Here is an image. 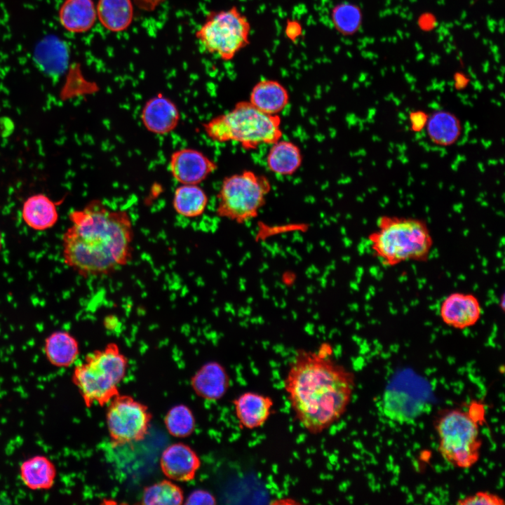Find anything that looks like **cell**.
<instances>
[{
    "label": "cell",
    "mask_w": 505,
    "mask_h": 505,
    "mask_svg": "<svg viewBox=\"0 0 505 505\" xmlns=\"http://www.w3.org/2000/svg\"><path fill=\"white\" fill-rule=\"evenodd\" d=\"M296 419L309 433L329 429L346 412L355 388V375L332 358V347L299 349L284 379Z\"/></svg>",
    "instance_id": "1"
},
{
    "label": "cell",
    "mask_w": 505,
    "mask_h": 505,
    "mask_svg": "<svg viewBox=\"0 0 505 505\" xmlns=\"http://www.w3.org/2000/svg\"><path fill=\"white\" fill-rule=\"evenodd\" d=\"M71 225L62 236L65 264L83 278L113 274L133 259L134 229L130 214L101 200L69 214Z\"/></svg>",
    "instance_id": "2"
},
{
    "label": "cell",
    "mask_w": 505,
    "mask_h": 505,
    "mask_svg": "<svg viewBox=\"0 0 505 505\" xmlns=\"http://www.w3.org/2000/svg\"><path fill=\"white\" fill-rule=\"evenodd\" d=\"M371 249L384 265L393 267L408 261L424 262L433 247V238L422 220L382 215L377 229L368 236Z\"/></svg>",
    "instance_id": "3"
},
{
    "label": "cell",
    "mask_w": 505,
    "mask_h": 505,
    "mask_svg": "<svg viewBox=\"0 0 505 505\" xmlns=\"http://www.w3.org/2000/svg\"><path fill=\"white\" fill-rule=\"evenodd\" d=\"M203 128L211 140L236 142L245 150L270 145L283 135L280 115L265 114L245 100L236 102L228 112L203 123Z\"/></svg>",
    "instance_id": "4"
},
{
    "label": "cell",
    "mask_w": 505,
    "mask_h": 505,
    "mask_svg": "<svg viewBox=\"0 0 505 505\" xmlns=\"http://www.w3.org/2000/svg\"><path fill=\"white\" fill-rule=\"evenodd\" d=\"M128 367L127 357L115 342L88 353L83 362L75 366L72 382L85 405L105 406L119 395V386Z\"/></svg>",
    "instance_id": "5"
},
{
    "label": "cell",
    "mask_w": 505,
    "mask_h": 505,
    "mask_svg": "<svg viewBox=\"0 0 505 505\" xmlns=\"http://www.w3.org/2000/svg\"><path fill=\"white\" fill-rule=\"evenodd\" d=\"M435 429L438 452L447 464L468 469L478 462L483 443L478 417L471 410H445L437 419Z\"/></svg>",
    "instance_id": "6"
},
{
    "label": "cell",
    "mask_w": 505,
    "mask_h": 505,
    "mask_svg": "<svg viewBox=\"0 0 505 505\" xmlns=\"http://www.w3.org/2000/svg\"><path fill=\"white\" fill-rule=\"evenodd\" d=\"M271 185L269 179L250 170L224 178L217 195L216 214L243 224L255 218L266 203Z\"/></svg>",
    "instance_id": "7"
},
{
    "label": "cell",
    "mask_w": 505,
    "mask_h": 505,
    "mask_svg": "<svg viewBox=\"0 0 505 505\" xmlns=\"http://www.w3.org/2000/svg\"><path fill=\"white\" fill-rule=\"evenodd\" d=\"M251 25L237 6L212 11L195 36L203 49L229 61L250 43Z\"/></svg>",
    "instance_id": "8"
},
{
    "label": "cell",
    "mask_w": 505,
    "mask_h": 505,
    "mask_svg": "<svg viewBox=\"0 0 505 505\" xmlns=\"http://www.w3.org/2000/svg\"><path fill=\"white\" fill-rule=\"evenodd\" d=\"M152 418L148 407L128 395L119 393L107 404V428L116 445L144 440L149 432Z\"/></svg>",
    "instance_id": "9"
},
{
    "label": "cell",
    "mask_w": 505,
    "mask_h": 505,
    "mask_svg": "<svg viewBox=\"0 0 505 505\" xmlns=\"http://www.w3.org/2000/svg\"><path fill=\"white\" fill-rule=\"evenodd\" d=\"M217 169L213 160L193 148L175 150L170 157L169 170L181 184H198Z\"/></svg>",
    "instance_id": "10"
},
{
    "label": "cell",
    "mask_w": 505,
    "mask_h": 505,
    "mask_svg": "<svg viewBox=\"0 0 505 505\" xmlns=\"http://www.w3.org/2000/svg\"><path fill=\"white\" fill-rule=\"evenodd\" d=\"M482 314L480 302L471 293L452 292L444 298L439 308L442 321L457 330H464L475 325Z\"/></svg>",
    "instance_id": "11"
},
{
    "label": "cell",
    "mask_w": 505,
    "mask_h": 505,
    "mask_svg": "<svg viewBox=\"0 0 505 505\" xmlns=\"http://www.w3.org/2000/svg\"><path fill=\"white\" fill-rule=\"evenodd\" d=\"M197 453L188 445L175 443L168 445L160 458L162 473L173 481L187 482L195 478L201 467Z\"/></svg>",
    "instance_id": "12"
},
{
    "label": "cell",
    "mask_w": 505,
    "mask_h": 505,
    "mask_svg": "<svg viewBox=\"0 0 505 505\" xmlns=\"http://www.w3.org/2000/svg\"><path fill=\"white\" fill-rule=\"evenodd\" d=\"M140 119L148 131L162 135L171 133L177 128L180 114L175 103L159 93L144 103Z\"/></svg>",
    "instance_id": "13"
},
{
    "label": "cell",
    "mask_w": 505,
    "mask_h": 505,
    "mask_svg": "<svg viewBox=\"0 0 505 505\" xmlns=\"http://www.w3.org/2000/svg\"><path fill=\"white\" fill-rule=\"evenodd\" d=\"M230 383L226 368L216 361H209L201 365L190 379L194 393L208 401L221 399L227 392Z\"/></svg>",
    "instance_id": "14"
},
{
    "label": "cell",
    "mask_w": 505,
    "mask_h": 505,
    "mask_svg": "<svg viewBox=\"0 0 505 505\" xmlns=\"http://www.w3.org/2000/svg\"><path fill=\"white\" fill-rule=\"evenodd\" d=\"M240 428L255 429L262 426L272 413L274 401L268 396L245 391L232 401Z\"/></svg>",
    "instance_id": "15"
},
{
    "label": "cell",
    "mask_w": 505,
    "mask_h": 505,
    "mask_svg": "<svg viewBox=\"0 0 505 505\" xmlns=\"http://www.w3.org/2000/svg\"><path fill=\"white\" fill-rule=\"evenodd\" d=\"M248 101L265 114L279 115L288 105L290 94L278 81L262 79L253 86Z\"/></svg>",
    "instance_id": "16"
},
{
    "label": "cell",
    "mask_w": 505,
    "mask_h": 505,
    "mask_svg": "<svg viewBox=\"0 0 505 505\" xmlns=\"http://www.w3.org/2000/svg\"><path fill=\"white\" fill-rule=\"evenodd\" d=\"M21 215L27 226L39 231L53 227L59 218L55 202L43 194L29 196L22 204Z\"/></svg>",
    "instance_id": "17"
},
{
    "label": "cell",
    "mask_w": 505,
    "mask_h": 505,
    "mask_svg": "<svg viewBox=\"0 0 505 505\" xmlns=\"http://www.w3.org/2000/svg\"><path fill=\"white\" fill-rule=\"evenodd\" d=\"M58 16L60 24L67 31L86 32L96 22V6L93 0H65L59 9Z\"/></svg>",
    "instance_id": "18"
},
{
    "label": "cell",
    "mask_w": 505,
    "mask_h": 505,
    "mask_svg": "<svg viewBox=\"0 0 505 505\" xmlns=\"http://www.w3.org/2000/svg\"><path fill=\"white\" fill-rule=\"evenodd\" d=\"M43 351L51 365L68 368L74 364L79 355V344L69 332L57 330L45 339Z\"/></svg>",
    "instance_id": "19"
},
{
    "label": "cell",
    "mask_w": 505,
    "mask_h": 505,
    "mask_svg": "<svg viewBox=\"0 0 505 505\" xmlns=\"http://www.w3.org/2000/svg\"><path fill=\"white\" fill-rule=\"evenodd\" d=\"M270 145L266 162L271 172L278 175L288 176L293 175L299 170L303 156L297 144L280 139Z\"/></svg>",
    "instance_id": "20"
},
{
    "label": "cell",
    "mask_w": 505,
    "mask_h": 505,
    "mask_svg": "<svg viewBox=\"0 0 505 505\" xmlns=\"http://www.w3.org/2000/svg\"><path fill=\"white\" fill-rule=\"evenodd\" d=\"M20 476L24 485L32 490L50 489L55 483L57 471L46 457L36 455L25 460L20 466Z\"/></svg>",
    "instance_id": "21"
},
{
    "label": "cell",
    "mask_w": 505,
    "mask_h": 505,
    "mask_svg": "<svg viewBox=\"0 0 505 505\" xmlns=\"http://www.w3.org/2000/svg\"><path fill=\"white\" fill-rule=\"evenodd\" d=\"M425 128L430 140L441 147L454 144L462 130L458 117L445 110H438L428 116Z\"/></svg>",
    "instance_id": "22"
},
{
    "label": "cell",
    "mask_w": 505,
    "mask_h": 505,
    "mask_svg": "<svg viewBox=\"0 0 505 505\" xmlns=\"http://www.w3.org/2000/svg\"><path fill=\"white\" fill-rule=\"evenodd\" d=\"M133 0H98L97 18L110 32L125 31L133 20Z\"/></svg>",
    "instance_id": "23"
},
{
    "label": "cell",
    "mask_w": 505,
    "mask_h": 505,
    "mask_svg": "<svg viewBox=\"0 0 505 505\" xmlns=\"http://www.w3.org/2000/svg\"><path fill=\"white\" fill-rule=\"evenodd\" d=\"M172 203L179 215L196 218L204 213L208 196L198 184H182L175 189Z\"/></svg>",
    "instance_id": "24"
},
{
    "label": "cell",
    "mask_w": 505,
    "mask_h": 505,
    "mask_svg": "<svg viewBox=\"0 0 505 505\" xmlns=\"http://www.w3.org/2000/svg\"><path fill=\"white\" fill-rule=\"evenodd\" d=\"M330 20L338 33L345 36H352L361 27L363 13L358 5L344 1L332 8Z\"/></svg>",
    "instance_id": "25"
},
{
    "label": "cell",
    "mask_w": 505,
    "mask_h": 505,
    "mask_svg": "<svg viewBox=\"0 0 505 505\" xmlns=\"http://www.w3.org/2000/svg\"><path fill=\"white\" fill-rule=\"evenodd\" d=\"M183 492L171 480H163L146 487L141 504L149 505H177L184 503Z\"/></svg>",
    "instance_id": "26"
},
{
    "label": "cell",
    "mask_w": 505,
    "mask_h": 505,
    "mask_svg": "<svg viewBox=\"0 0 505 505\" xmlns=\"http://www.w3.org/2000/svg\"><path fill=\"white\" fill-rule=\"evenodd\" d=\"M164 424L170 435L176 438H186L194 431L196 419L189 407L178 404L167 412Z\"/></svg>",
    "instance_id": "27"
},
{
    "label": "cell",
    "mask_w": 505,
    "mask_h": 505,
    "mask_svg": "<svg viewBox=\"0 0 505 505\" xmlns=\"http://www.w3.org/2000/svg\"><path fill=\"white\" fill-rule=\"evenodd\" d=\"M58 41H45L40 44L38 48V56H36L39 62L46 67H51L55 69L54 67H58L59 69L65 63V56L62 55V46Z\"/></svg>",
    "instance_id": "28"
},
{
    "label": "cell",
    "mask_w": 505,
    "mask_h": 505,
    "mask_svg": "<svg viewBox=\"0 0 505 505\" xmlns=\"http://www.w3.org/2000/svg\"><path fill=\"white\" fill-rule=\"evenodd\" d=\"M504 499L489 491H478L457 500L459 505H503Z\"/></svg>",
    "instance_id": "29"
},
{
    "label": "cell",
    "mask_w": 505,
    "mask_h": 505,
    "mask_svg": "<svg viewBox=\"0 0 505 505\" xmlns=\"http://www.w3.org/2000/svg\"><path fill=\"white\" fill-rule=\"evenodd\" d=\"M185 504H215L216 499L210 492L205 490H196L191 492L186 501Z\"/></svg>",
    "instance_id": "30"
},
{
    "label": "cell",
    "mask_w": 505,
    "mask_h": 505,
    "mask_svg": "<svg viewBox=\"0 0 505 505\" xmlns=\"http://www.w3.org/2000/svg\"><path fill=\"white\" fill-rule=\"evenodd\" d=\"M285 35L291 41L295 42L302 34V24L294 19H288L285 22Z\"/></svg>",
    "instance_id": "31"
},
{
    "label": "cell",
    "mask_w": 505,
    "mask_h": 505,
    "mask_svg": "<svg viewBox=\"0 0 505 505\" xmlns=\"http://www.w3.org/2000/svg\"><path fill=\"white\" fill-rule=\"evenodd\" d=\"M428 116L422 112H415L411 113L410 120L412 129L414 130H419L425 128Z\"/></svg>",
    "instance_id": "32"
},
{
    "label": "cell",
    "mask_w": 505,
    "mask_h": 505,
    "mask_svg": "<svg viewBox=\"0 0 505 505\" xmlns=\"http://www.w3.org/2000/svg\"><path fill=\"white\" fill-rule=\"evenodd\" d=\"M166 0H133V3L140 9L151 12L154 11L160 4Z\"/></svg>",
    "instance_id": "33"
},
{
    "label": "cell",
    "mask_w": 505,
    "mask_h": 505,
    "mask_svg": "<svg viewBox=\"0 0 505 505\" xmlns=\"http://www.w3.org/2000/svg\"><path fill=\"white\" fill-rule=\"evenodd\" d=\"M103 324L107 330H114L118 325V318L113 315L107 316L104 319Z\"/></svg>",
    "instance_id": "34"
},
{
    "label": "cell",
    "mask_w": 505,
    "mask_h": 505,
    "mask_svg": "<svg viewBox=\"0 0 505 505\" xmlns=\"http://www.w3.org/2000/svg\"><path fill=\"white\" fill-rule=\"evenodd\" d=\"M2 246H3V238H2L1 234L0 232V252L2 249Z\"/></svg>",
    "instance_id": "35"
}]
</instances>
